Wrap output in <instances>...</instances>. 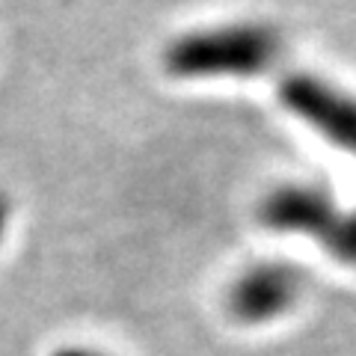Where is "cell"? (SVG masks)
Returning a JSON list of instances; mask_svg holds the SVG:
<instances>
[{"mask_svg": "<svg viewBox=\"0 0 356 356\" xmlns=\"http://www.w3.org/2000/svg\"><path fill=\"white\" fill-rule=\"evenodd\" d=\"M285 39L270 21L193 27L163 44V72L175 81H252L280 65Z\"/></svg>", "mask_w": 356, "mask_h": 356, "instance_id": "cell-1", "label": "cell"}, {"mask_svg": "<svg viewBox=\"0 0 356 356\" xmlns=\"http://www.w3.org/2000/svg\"><path fill=\"white\" fill-rule=\"evenodd\" d=\"M303 294V273L294 264L267 259L235 276L226 291V309L238 324L259 327L285 318Z\"/></svg>", "mask_w": 356, "mask_h": 356, "instance_id": "cell-2", "label": "cell"}, {"mask_svg": "<svg viewBox=\"0 0 356 356\" xmlns=\"http://www.w3.org/2000/svg\"><path fill=\"white\" fill-rule=\"evenodd\" d=\"M280 102L285 110L324 134L336 146L356 154V98L321 81L318 74L291 72L280 81Z\"/></svg>", "mask_w": 356, "mask_h": 356, "instance_id": "cell-3", "label": "cell"}, {"mask_svg": "<svg viewBox=\"0 0 356 356\" xmlns=\"http://www.w3.org/2000/svg\"><path fill=\"white\" fill-rule=\"evenodd\" d=\"M336 217L330 196L312 184H280L259 205V222L267 229L285 235H309L321 243H327Z\"/></svg>", "mask_w": 356, "mask_h": 356, "instance_id": "cell-4", "label": "cell"}, {"mask_svg": "<svg viewBox=\"0 0 356 356\" xmlns=\"http://www.w3.org/2000/svg\"><path fill=\"white\" fill-rule=\"evenodd\" d=\"M51 356H110V353L98 350V348H86V344H63V348H57Z\"/></svg>", "mask_w": 356, "mask_h": 356, "instance_id": "cell-5", "label": "cell"}, {"mask_svg": "<svg viewBox=\"0 0 356 356\" xmlns=\"http://www.w3.org/2000/svg\"><path fill=\"white\" fill-rule=\"evenodd\" d=\"M9 222H13V202H9V196L0 191V243H3L6 232H9Z\"/></svg>", "mask_w": 356, "mask_h": 356, "instance_id": "cell-6", "label": "cell"}]
</instances>
